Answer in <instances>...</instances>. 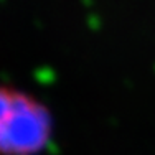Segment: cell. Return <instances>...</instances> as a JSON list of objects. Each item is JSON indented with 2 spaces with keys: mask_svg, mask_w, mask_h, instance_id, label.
Segmentation results:
<instances>
[{
  "mask_svg": "<svg viewBox=\"0 0 155 155\" xmlns=\"http://www.w3.org/2000/svg\"><path fill=\"white\" fill-rule=\"evenodd\" d=\"M53 119L30 94L0 86V155H38L50 143Z\"/></svg>",
  "mask_w": 155,
  "mask_h": 155,
  "instance_id": "1",
  "label": "cell"
}]
</instances>
